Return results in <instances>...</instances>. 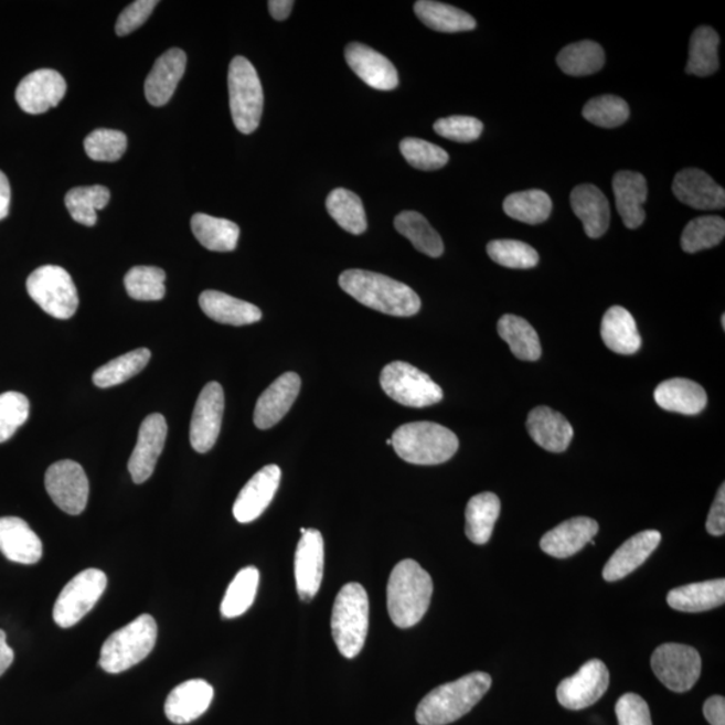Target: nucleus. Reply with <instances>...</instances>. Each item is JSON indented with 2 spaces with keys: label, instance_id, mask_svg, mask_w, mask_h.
<instances>
[{
  "label": "nucleus",
  "instance_id": "obj_1",
  "mask_svg": "<svg viewBox=\"0 0 725 725\" xmlns=\"http://www.w3.org/2000/svg\"><path fill=\"white\" fill-rule=\"evenodd\" d=\"M340 288L364 307L377 312L411 318L420 309V299L406 284L380 273L351 269L339 277Z\"/></svg>",
  "mask_w": 725,
  "mask_h": 725
},
{
  "label": "nucleus",
  "instance_id": "obj_2",
  "mask_svg": "<svg viewBox=\"0 0 725 725\" xmlns=\"http://www.w3.org/2000/svg\"><path fill=\"white\" fill-rule=\"evenodd\" d=\"M492 678L475 672L439 685L419 703L415 717L420 725H446L469 714L476 704L491 690Z\"/></svg>",
  "mask_w": 725,
  "mask_h": 725
},
{
  "label": "nucleus",
  "instance_id": "obj_3",
  "mask_svg": "<svg viewBox=\"0 0 725 725\" xmlns=\"http://www.w3.org/2000/svg\"><path fill=\"white\" fill-rule=\"evenodd\" d=\"M433 580L419 563L406 559L396 564L387 586L388 615L401 629L413 628L429 609Z\"/></svg>",
  "mask_w": 725,
  "mask_h": 725
},
{
  "label": "nucleus",
  "instance_id": "obj_4",
  "mask_svg": "<svg viewBox=\"0 0 725 725\" xmlns=\"http://www.w3.org/2000/svg\"><path fill=\"white\" fill-rule=\"evenodd\" d=\"M393 446L403 461L414 465H439L457 454L458 438L445 426L433 423L402 425L393 434Z\"/></svg>",
  "mask_w": 725,
  "mask_h": 725
},
{
  "label": "nucleus",
  "instance_id": "obj_5",
  "mask_svg": "<svg viewBox=\"0 0 725 725\" xmlns=\"http://www.w3.org/2000/svg\"><path fill=\"white\" fill-rule=\"evenodd\" d=\"M369 622L367 591L359 584L345 585L334 600L331 618L333 640L345 659H355L362 652Z\"/></svg>",
  "mask_w": 725,
  "mask_h": 725
},
{
  "label": "nucleus",
  "instance_id": "obj_6",
  "mask_svg": "<svg viewBox=\"0 0 725 725\" xmlns=\"http://www.w3.org/2000/svg\"><path fill=\"white\" fill-rule=\"evenodd\" d=\"M157 640V621L150 615H142L109 636L103 644L98 665L110 674L126 672L147 659Z\"/></svg>",
  "mask_w": 725,
  "mask_h": 725
},
{
  "label": "nucleus",
  "instance_id": "obj_7",
  "mask_svg": "<svg viewBox=\"0 0 725 725\" xmlns=\"http://www.w3.org/2000/svg\"><path fill=\"white\" fill-rule=\"evenodd\" d=\"M227 81L235 127L241 134L250 135L258 128L264 110V90L256 67L245 57H235Z\"/></svg>",
  "mask_w": 725,
  "mask_h": 725
},
{
  "label": "nucleus",
  "instance_id": "obj_8",
  "mask_svg": "<svg viewBox=\"0 0 725 725\" xmlns=\"http://www.w3.org/2000/svg\"><path fill=\"white\" fill-rule=\"evenodd\" d=\"M28 292L47 314L71 319L78 308V294L70 273L61 266L45 265L31 273Z\"/></svg>",
  "mask_w": 725,
  "mask_h": 725
},
{
  "label": "nucleus",
  "instance_id": "obj_9",
  "mask_svg": "<svg viewBox=\"0 0 725 725\" xmlns=\"http://www.w3.org/2000/svg\"><path fill=\"white\" fill-rule=\"evenodd\" d=\"M381 386L390 398L407 407H427L444 399L443 388L423 371L406 362H393L383 369Z\"/></svg>",
  "mask_w": 725,
  "mask_h": 725
},
{
  "label": "nucleus",
  "instance_id": "obj_10",
  "mask_svg": "<svg viewBox=\"0 0 725 725\" xmlns=\"http://www.w3.org/2000/svg\"><path fill=\"white\" fill-rule=\"evenodd\" d=\"M107 585V575L102 569L88 568L74 576L54 605V622L64 629L78 623L96 606Z\"/></svg>",
  "mask_w": 725,
  "mask_h": 725
},
{
  "label": "nucleus",
  "instance_id": "obj_11",
  "mask_svg": "<svg viewBox=\"0 0 725 725\" xmlns=\"http://www.w3.org/2000/svg\"><path fill=\"white\" fill-rule=\"evenodd\" d=\"M652 669L668 690L684 693L695 686L702 674V657L687 644L664 643L654 650Z\"/></svg>",
  "mask_w": 725,
  "mask_h": 725
},
{
  "label": "nucleus",
  "instance_id": "obj_12",
  "mask_svg": "<svg viewBox=\"0 0 725 725\" xmlns=\"http://www.w3.org/2000/svg\"><path fill=\"white\" fill-rule=\"evenodd\" d=\"M45 487L60 510L77 516L85 511L89 499V481L76 461L64 460L52 465L45 476Z\"/></svg>",
  "mask_w": 725,
  "mask_h": 725
},
{
  "label": "nucleus",
  "instance_id": "obj_13",
  "mask_svg": "<svg viewBox=\"0 0 725 725\" xmlns=\"http://www.w3.org/2000/svg\"><path fill=\"white\" fill-rule=\"evenodd\" d=\"M609 685V669L600 660H590L557 686V702L567 710H585L597 703Z\"/></svg>",
  "mask_w": 725,
  "mask_h": 725
},
{
  "label": "nucleus",
  "instance_id": "obj_14",
  "mask_svg": "<svg viewBox=\"0 0 725 725\" xmlns=\"http://www.w3.org/2000/svg\"><path fill=\"white\" fill-rule=\"evenodd\" d=\"M225 394L220 383L210 382L196 401L190 426V441L198 454H207L220 437Z\"/></svg>",
  "mask_w": 725,
  "mask_h": 725
},
{
  "label": "nucleus",
  "instance_id": "obj_15",
  "mask_svg": "<svg viewBox=\"0 0 725 725\" xmlns=\"http://www.w3.org/2000/svg\"><path fill=\"white\" fill-rule=\"evenodd\" d=\"M66 93V81L58 72L40 70L21 81L15 98L21 109L30 115H42L57 107Z\"/></svg>",
  "mask_w": 725,
  "mask_h": 725
},
{
  "label": "nucleus",
  "instance_id": "obj_16",
  "mask_svg": "<svg viewBox=\"0 0 725 725\" xmlns=\"http://www.w3.org/2000/svg\"><path fill=\"white\" fill-rule=\"evenodd\" d=\"M324 573V541L318 530H307L297 544L295 576L297 594L303 603H311L319 593Z\"/></svg>",
  "mask_w": 725,
  "mask_h": 725
},
{
  "label": "nucleus",
  "instance_id": "obj_17",
  "mask_svg": "<svg viewBox=\"0 0 725 725\" xmlns=\"http://www.w3.org/2000/svg\"><path fill=\"white\" fill-rule=\"evenodd\" d=\"M166 418L161 414H151L142 420L128 470L135 483L146 482L153 473L167 439Z\"/></svg>",
  "mask_w": 725,
  "mask_h": 725
},
{
  "label": "nucleus",
  "instance_id": "obj_18",
  "mask_svg": "<svg viewBox=\"0 0 725 725\" xmlns=\"http://www.w3.org/2000/svg\"><path fill=\"white\" fill-rule=\"evenodd\" d=\"M281 481V469L268 465L252 477L235 500L233 513L238 523L247 524L257 520L275 499Z\"/></svg>",
  "mask_w": 725,
  "mask_h": 725
},
{
  "label": "nucleus",
  "instance_id": "obj_19",
  "mask_svg": "<svg viewBox=\"0 0 725 725\" xmlns=\"http://www.w3.org/2000/svg\"><path fill=\"white\" fill-rule=\"evenodd\" d=\"M344 55L352 72L371 88L388 92L398 86V72L392 61L374 49L353 42L345 47Z\"/></svg>",
  "mask_w": 725,
  "mask_h": 725
},
{
  "label": "nucleus",
  "instance_id": "obj_20",
  "mask_svg": "<svg viewBox=\"0 0 725 725\" xmlns=\"http://www.w3.org/2000/svg\"><path fill=\"white\" fill-rule=\"evenodd\" d=\"M300 388L301 380L296 373H285L273 382L259 396L254 411V424L258 429H270L280 423L294 406Z\"/></svg>",
  "mask_w": 725,
  "mask_h": 725
},
{
  "label": "nucleus",
  "instance_id": "obj_21",
  "mask_svg": "<svg viewBox=\"0 0 725 725\" xmlns=\"http://www.w3.org/2000/svg\"><path fill=\"white\" fill-rule=\"evenodd\" d=\"M673 194L681 203L696 210H718L725 206V191L708 173L685 169L674 177Z\"/></svg>",
  "mask_w": 725,
  "mask_h": 725
},
{
  "label": "nucleus",
  "instance_id": "obj_22",
  "mask_svg": "<svg viewBox=\"0 0 725 725\" xmlns=\"http://www.w3.org/2000/svg\"><path fill=\"white\" fill-rule=\"evenodd\" d=\"M188 65V55L181 49H170L154 62L148 74L145 92L148 103L153 107H163L171 100L182 79Z\"/></svg>",
  "mask_w": 725,
  "mask_h": 725
},
{
  "label": "nucleus",
  "instance_id": "obj_23",
  "mask_svg": "<svg viewBox=\"0 0 725 725\" xmlns=\"http://www.w3.org/2000/svg\"><path fill=\"white\" fill-rule=\"evenodd\" d=\"M214 697L213 686L204 680H189L173 687L166 700L164 712L169 721L188 724L196 721L209 710Z\"/></svg>",
  "mask_w": 725,
  "mask_h": 725
},
{
  "label": "nucleus",
  "instance_id": "obj_24",
  "mask_svg": "<svg viewBox=\"0 0 725 725\" xmlns=\"http://www.w3.org/2000/svg\"><path fill=\"white\" fill-rule=\"evenodd\" d=\"M599 525L590 518H574L567 520L542 537L541 548L545 554L566 559L578 554L598 534Z\"/></svg>",
  "mask_w": 725,
  "mask_h": 725
},
{
  "label": "nucleus",
  "instance_id": "obj_25",
  "mask_svg": "<svg viewBox=\"0 0 725 725\" xmlns=\"http://www.w3.org/2000/svg\"><path fill=\"white\" fill-rule=\"evenodd\" d=\"M661 543L659 531H642L631 536L611 555L604 568V578L607 582H617L635 573L648 557L654 553Z\"/></svg>",
  "mask_w": 725,
  "mask_h": 725
},
{
  "label": "nucleus",
  "instance_id": "obj_26",
  "mask_svg": "<svg viewBox=\"0 0 725 725\" xmlns=\"http://www.w3.org/2000/svg\"><path fill=\"white\" fill-rule=\"evenodd\" d=\"M526 430L541 448L551 454L566 451L574 437L572 424L547 406H539L530 413Z\"/></svg>",
  "mask_w": 725,
  "mask_h": 725
},
{
  "label": "nucleus",
  "instance_id": "obj_27",
  "mask_svg": "<svg viewBox=\"0 0 725 725\" xmlns=\"http://www.w3.org/2000/svg\"><path fill=\"white\" fill-rule=\"evenodd\" d=\"M0 553L9 561L35 564L42 557V542L20 518H0Z\"/></svg>",
  "mask_w": 725,
  "mask_h": 725
},
{
  "label": "nucleus",
  "instance_id": "obj_28",
  "mask_svg": "<svg viewBox=\"0 0 725 725\" xmlns=\"http://www.w3.org/2000/svg\"><path fill=\"white\" fill-rule=\"evenodd\" d=\"M612 190L623 225L631 231L640 227L647 218L643 210V203L648 198L647 179L638 172L621 171L612 179Z\"/></svg>",
  "mask_w": 725,
  "mask_h": 725
},
{
  "label": "nucleus",
  "instance_id": "obj_29",
  "mask_svg": "<svg viewBox=\"0 0 725 725\" xmlns=\"http://www.w3.org/2000/svg\"><path fill=\"white\" fill-rule=\"evenodd\" d=\"M569 201L588 237H603L610 226V204L604 192L593 184H582L573 190Z\"/></svg>",
  "mask_w": 725,
  "mask_h": 725
},
{
  "label": "nucleus",
  "instance_id": "obj_30",
  "mask_svg": "<svg viewBox=\"0 0 725 725\" xmlns=\"http://www.w3.org/2000/svg\"><path fill=\"white\" fill-rule=\"evenodd\" d=\"M654 401L667 412L697 415L704 411L708 396L699 383L674 377L659 384L654 390Z\"/></svg>",
  "mask_w": 725,
  "mask_h": 725
},
{
  "label": "nucleus",
  "instance_id": "obj_31",
  "mask_svg": "<svg viewBox=\"0 0 725 725\" xmlns=\"http://www.w3.org/2000/svg\"><path fill=\"white\" fill-rule=\"evenodd\" d=\"M600 337L607 349L621 355H633L640 351L642 339L633 316L622 307H611L600 324Z\"/></svg>",
  "mask_w": 725,
  "mask_h": 725
},
{
  "label": "nucleus",
  "instance_id": "obj_32",
  "mask_svg": "<svg viewBox=\"0 0 725 725\" xmlns=\"http://www.w3.org/2000/svg\"><path fill=\"white\" fill-rule=\"evenodd\" d=\"M202 311L221 324L249 326L262 320L263 312L250 302L235 299L216 290H206L200 296Z\"/></svg>",
  "mask_w": 725,
  "mask_h": 725
},
{
  "label": "nucleus",
  "instance_id": "obj_33",
  "mask_svg": "<svg viewBox=\"0 0 725 725\" xmlns=\"http://www.w3.org/2000/svg\"><path fill=\"white\" fill-rule=\"evenodd\" d=\"M667 600L672 609L683 612H703L716 609L725 603V580H706L673 588L668 594Z\"/></svg>",
  "mask_w": 725,
  "mask_h": 725
},
{
  "label": "nucleus",
  "instance_id": "obj_34",
  "mask_svg": "<svg viewBox=\"0 0 725 725\" xmlns=\"http://www.w3.org/2000/svg\"><path fill=\"white\" fill-rule=\"evenodd\" d=\"M500 511V499L494 493L483 492L470 499L467 512H465V519H467L465 532H467L469 541L477 545H483L491 541Z\"/></svg>",
  "mask_w": 725,
  "mask_h": 725
},
{
  "label": "nucleus",
  "instance_id": "obj_35",
  "mask_svg": "<svg viewBox=\"0 0 725 725\" xmlns=\"http://www.w3.org/2000/svg\"><path fill=\"white\" fill-rule=\"evenodd\" d=\"M500 338L510 345L514 356L524 362H536L542 356L541 339L535 328L523 318L504 314L498 322Z\"/></svg>",
  "mask_w": 725,
  "mask_h": 725
},
{
  "label": "nucleus",
  "instance_id": "obj_36",
  "mask_svg": "<svg viewBox=\"0 0 725 725\" xmlns=\"http://www.w3.org/2000/svg\"><path fill=\"white\" fill-rule=\"evenodd\" d=\"M415 14L425 26L439 33H461L476 29L475 18L454 6L431 0H419L414 4Z\"/></svg>",
  "mask_w": 725,
  "mask_h": 725
},
{
  "label": "nucleus",
  "instance_id": "obj_37",
  "mask_svg": "<svg viewBox=\"0 0 725 725\" xmlns=\"http://www.w3.org/2000/svg\"><path fill=\"white\" fill-rule=\"evenodd\" d=\"M191 228L195 238L209 250L227 253L237 247L239 227L232 221L198 213L192 216Z\"/></svg>",
  "mask_w": 725,
  "mask_h": 725
},
{
  "label": "nucleus",
  "instance_id": "obj_38",
  "mask_svg": "<svg viewBox=\"0 0 725 725\" xmlns=\"http://www.w3.org/2000/svg\"><path fill=\"white\" fill-rule=\"evenodd\" d=\"M394 226L418 252L433 258L443 256L445 247L441 235L434 231L423 214L403 212L396 215Z\"/></svg>",
  "mask_w": 725,
  "mask_h": 725
},
{
  "label": "nucleus",
  "instance_id": "obj_39",
  "mask_svg": "<svg viewBox=\"0 0 725 725\" xmlns=\"http://www.w3.org/2000/svg\"><path fill=\"white\" fill-rule=\"evenodd\" d=\"M605 58L604 49L599 43L580 41L564 47L556 62L568 76L584 77L603 70Z\"/></svg>",
  "mask_w": 725,
  "mask_h": 725
},
{
  "label": "nucleus",
  "instance_id": "obj_40",
  "mask_svg": "<svg viewBox=\"0 0 725 725\" xmlns=\"http://www.w3.org/2000/svg\"><path fill=\"white\" fill-rule=\"evenodd\" d=\"M718 45L721 39L710 26H700L692 34L690 58L686 73L697 77H708L718 70Z\"/></svg>",
  "mask_w": 725,
  "mask_h": 725
},
{
  "label": "nucleus",
  "instance_id": "obj_41",
  "mask_svg": "<svg viewBox=\"0 0 725 725\" xmlns=\"http://www.w3.org/2000/svg\"><path fill=\"white\" fill-rule=\"evenodd\" d=\"M504 212L512 220L537 225L550 218L553 212V201L547 192L542 190H529L514 192L505 198Z\"/></svg>",
  "mask_w": 725,
  "mask_h": 725
},
{
  "label": "nucleus",
  "instance_id": "obj_42",
  "mask_svg": "<svg viewBox=\"0 0 725 725\" xmlns=\"http://www.w3.org/2000/svg\"><path fill=\"white\" fill-rule=\"evenodd\" d=\"M327 212L340 227L353 235L367 231V218L361 198L355 192L337 189L327 198Z\"/></svg>",
  "mask_w": 725,
  "mask_h": 725
},
{
  "label": "nucleus",
  "instance_id": "obj_43",
  "mask_svg": "<svg viewBox=\"0 0 725 725\" xmlns=\"http://www.w3.org/2000/svg\"><path fill=\"white\" fill-rule=\"evenodd\" d=\"M258 584L259 573L256 567L242 568L223 597L222 617L232 619L245 615L256 598Z\"/></svg>",
  "mask_w": 725,
  "mask_h": 725
},
{
  "label": "nucleus",
  "instance_id": "obj_44",
  "mask_svg": "<svg viewBox=\"0 0 725 725\" xmlns=\"http://www.w3.org/2000/svg\"><path fill=\"white\" fill-rule=\"evenodd\" d=\"M109 201L110 191L104 185L72 189L65 196L67 212L84 226H95L97 210H103Z\"/></svg>",
  "mask_w": 725,
  "mask_h": 725
},
{
  "label": "nucleus",
  "instance_id": "obj_45",
  "mask_svg": "<svg viewBox=\"0 0 725 725\" xmlns=\"http://www.w3.org/2000/svg\"><path fill=\"white\" fill-rule=\"evenodd\" d=\"M151 352L147 349H139L126 353V355L114 359V361L104 364L93 374V383L97 387L108 388L117 386L138 375L142 369L150 362Z\"/></svg>",
  "mask_w": 725,
  "mask_h": 725
},
{
  "label": "nucleus",
  "instance_id": "obj_46",
  "mask_svg": "<svg viewBox=\"0 0 725 725\" xmlns=\"http://www.w3.org/2000/svg\"><path fill=\"white\" fill-rule=\"evenodd\" d=\"M725 222L721 216H700L684 228L681 246L685 253H697L715 247L724 239Z\"/></svg>",
  "mask_w": 725,
  "mask_h": 725
},
{
  "label": "nucleus",
  "instance_id": "obj_47",
  "mask_svg": "<svg viewBox=\"0 0 725 725\" xmlns=\"http://www.w3.org/2000/svg\"><path fill=\"white\" fill-rule=\"evenodd\" d=\"M166 271L154 266H135L124 278L127 294L134 300L158 301L166 295Z\"/></svg>",
  "mask_w": 725,
  "mask_h": 725
},
{
  "label": "nucleus",
  "instance_id": "obj_48",
  "mask_svg": "<svg viewBox=\"0 0 725 725\" xmlns=\"http://www.w3.org/2000/svg\"><path fill=\"white\" fill-rule=\"evenodd\" d=\"M487 252L492 262L510 269H531L539 263L537 252L522 241H492L489 242Z\"/></svg>",
  "mask_w": 725,
  "mask_h": 725
},
{
  "label": "nucleus",
  "instance_id": "obj_49",
  "mask_svg": "<svg viewBox=\"0 0 725 725\" xmlns=\"http://www.w3.org/2000/svg\"><path fill=\"white\" fill-rule=\"evenodd\" d=\"M630 108L621 97L605 95L593 98L584 108V117L594 126L617 128L628 121Z\"/></svg>",
  "mask_w": 725,
  "mask_h": 725
},
{
  "label": "nucleus",
  "instance_id": "obj_50",
  "mask_svg": "<svg viewBox=\"0 0 725 725\" xmlns=\"http://www.w3.org/2000/svg\"><path fill=\"white\" fill-rule=\"evenodd\" d=\"M399 150L407 163L417 170L436 171L449 161V154L444 148L423 139L406 138L401 141Z\"/></svg>",
  "mask_w": 725,
  "mask_h": 725
},
{
  "label": "nucleus",
  "instance_id": "obj_51",
  "mask_svg": "<svg viewBox=\"0 0 725 725\" xmlns=\"http://www.w3.org/2000/svg\"><path fill=\"white\" fill-rule=\"evenodd\" d=\"M92 160L117 161L127 151V136L115 129H96L84 141Z\"/></svg>",
  "mask_w": 725,
  "mask_h": 725
},
{
  "label": "nucleus",
  "instance_id": "obj_52",
  "mask_svg": "<svg viewBox=\"0 0 725 725\" xmlns=\"http://www.w3.org/2000/svg\"><path fill=\"white\" fill-rule=\"evenodd\" d=\"M30 403L17 392L0 394V444L9 441L29 419Z\"/></svg>",
  "mask_w": 725,
  "mask_h": 725
},
{
  "label": "nucleus",
  "instance_id": "obj_53",
  "mask_svg": "<svg viewBox=\"0 0 725 725\" xmlns=\"http://www.w3.org/2000/svg\"><path fill=\"white\" fill-rule=\"evenodd\" d=\"M483 124L470 116H450L434 124V131L445 139L457 142H472L480 138Z\"/></svg>",
  "mask_w": 725,
  "mask_h": 725
},
{
  "label": "nucleus",
  "instance_id": "obj_54",
  "mask_svg": "<svg viewBox=\"0 0 725 725\" xmlns=\"http://www.w3.org/2000/svg\"><path fill=\"white\" fill-rule=\"evenodd\" d=\"M619 725H653L649 705L636 693H626L616 705Z\"/></svg>",
  "mask_w": 725,
  "mask_h": 725
},
{
  "label": "nucleus",
  "instance_id": "obj_55",
  "mask_svg": "<svg viewBox=\"0 0 725 725\" xmlns=\"http://www.w3.org/2000/svg\"><path fill=\"white\" fill-rule=\"evenodd\" d=\"M159 2L157 0H138L124 10L116 22V34L126 36L145 24Z\"/></svg>",
  "mask_w": 725,
  "mask_h": 725
},
{
  "label": "nucleus",
  "instance_id": "obj_56",
  "mask_svg": "<svg viewBox=\"0 0 725 725\" xmlns=\"http://www.w3.org/2000/svg\"><path fill=\"white\" fill-rule=\"evenodd\" d=\"M706 531L714 536H723L725 532V486L722 483L712 505L708 519H706Z\"/></svg>",
  "mask_w": 725,
  "mask_h": 725
},
{
  "label": "nucleus",
  "instance_id": "obj_57",
  "mask_svg": "<svg viewBox=\"0 0 725 725\" xmlns=\"http://www.w3.org/2000/svg\"><path fill=\"white\" fill-rule=\"evenodd\" d=\"M704 716L711 725H725V699L712 696L704 704Z\"/></svg>",
  "mask_w": 725,
  "mask_h": 725
},
{
  "label": "nucleus",
  "instance_id": "obj_58",
  "mask_svg": "<svg viewBox=\"0 0 725 725\" xmlns=\"http://www.w3.org/2000/svg\"><path fill=\"white\" fill-rule=\"evenodd\" d=\"M269 12L276 21H285L292 12L295 2L292 0H270Z\"/></svg>",
  "mask_w": 725,
  "mask_h": 725
},
{
  "label": "nucleus",
  "instance_id": "obj_59",
  "mask_svg": "<svg viewBox=\"0 0 725 725\" xmlns=\"http://www.w3.org/2000/svg\"><path fill=\"white\" fill-rule=\"evenodd\" d=\"M14 661V650L9 647L8 636L0 630V675L11 667Z\"/></svg>",
  "mask_w": 725,
  "mask_h": 725
},
{
  "label": "nucleus",
  "instance_id": "obj_60",
  "mask_svg": "<svg viewBox=\"0 0 725 725\" xmlns=\"http://www.w3.org/2000/svg\"><path fill=\"white\" fill-rule=\"evenodd\" d=\"M11 190L8 177L0 171V220L9 215Z\"/></svg>",
  "mask_w": 725,
  "mask_h": 725
},
{
  "label": "nucleus",
  "instance_id": "obj_61",
  "mask_svg": "<svg viewBox=\"0 0 725 725\" xmlns=\"http://www.w3.org/2000/svg\"><path fill=\"white\" fill-rule=\"evenodd\" d=\"M722 326H723V330H724V328H725V316L724 314L722 316Z\"/></svg>",
  "mask_w": 725,
  "mask_h": 725
},
{
  "label": "nucleus",
  "instance_id": "obj_62",
  "mask_svg": "<svg viewBox=\"0 0 725 725\" xmlns=\"http://www.w3.org/2000/svg\"><path fill=\"white\" fill-rule=\"evenodd\" d=\"M387 445H393L392 438L387 439Z\"/></svg>",
  "mask_w": 725,
  "mask_h": 725
},
{
  "label": "nucleus",
  "instance_id": "obj_63",
  "mask_svg": "<svg viewBox=\"0 0 725 725\" xmlns=\"http://www.w3.org/2000/svg\"><path fill=\"white\" fill-rule=\"evenodd\" d=\"M306 532H307V529H301V535L306 534Z\"/></svg>",
  "mask_w": 725,
  "mask_h": 725
}]
</instances>
